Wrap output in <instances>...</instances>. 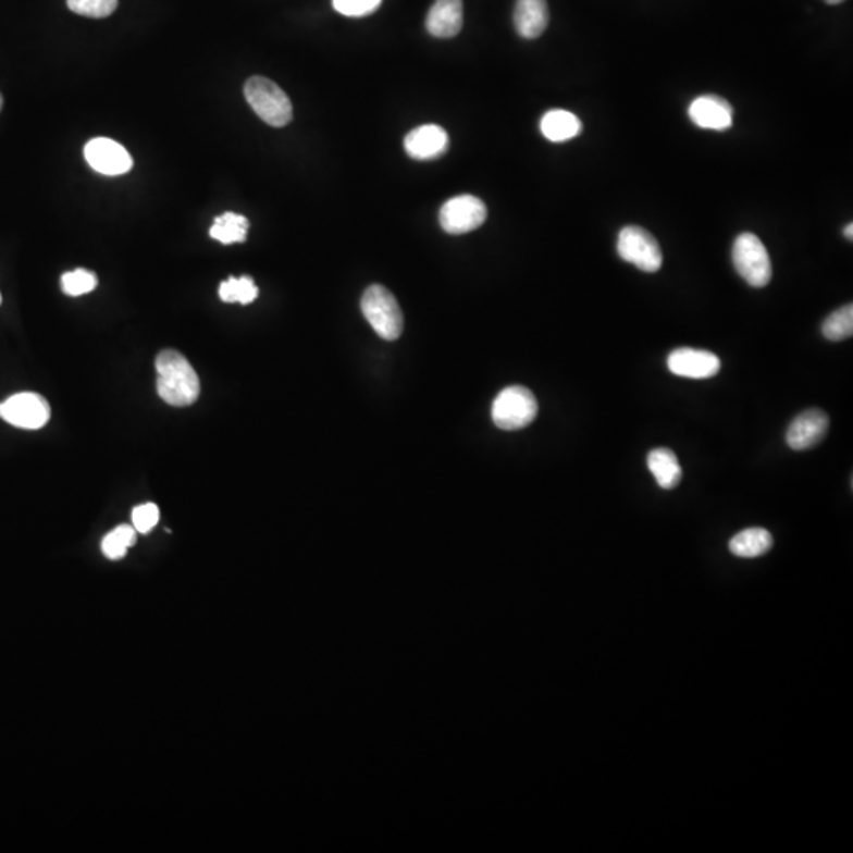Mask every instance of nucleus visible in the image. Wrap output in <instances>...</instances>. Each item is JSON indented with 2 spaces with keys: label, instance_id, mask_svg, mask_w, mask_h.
Segmentation results:
<instances>
[{
  "label": "nucleus",
  "instance_id": "nucleus-1",
  "mask_svg": "<svg viewBox=\"0 0 853 853\" xmlns=\"http://www.w3.org/2000/svg\"><path fill=\"white\" fill-rule=\"evenodd\" d=\"M157 393L171 407H190L201 393L198 373L176 349H163L156 359Z\"/></svg>",
  "mask_w": 853,
  "mask_h": 853
},
{
  "label": "nucleus",
  "instance_id": "nucleus-2",
  "mask_svg": "<svg viewBox=\"0 0 853 853\" xmlns=\"http://www.w3.org/2000/svg\"><path fill=\"white\" fill-rule=\"evenodd\" d=\"M363 317L384 341H397L404 332V313L390 289L372 285L361 300Z\"/></svg>",
  "mask_w": 853,
  "mask_h": 853
},
{
  "label": "nucleus",
  "instance_id": "nucleus-3",
  "mask_svg": "<svg viewBox=\"0 0 853 853\" xmlns=\"http://www.w3.org/2000/svg\"><path fill=\"white\" fill-rule=\"evenodd\" d=\"M246 100L255 113L272 127H285L293 119V104L282 89L263 76H254L244 87Z\"/></svg>",
  "mask_w": 853,
  "mask_h": 853
},
{
  "label": "nucleus",
  "instance_id": "nucleus-4",
  "mask_svg": "<svg viewBox=\"0 0 853 853\" xmlns=\"http://www.w3.org/2000/svg\"><path fill=\"white\" fill-rule=\"evenodd\" d=\"M737 272L754 288H764L772 277V265L767 247L753 233L740 234L732 248Z\"/></svg>",
  "mask_w": 853,
  "mask_h": 853
},
{
  "label": "nucleus",
  "instance_id": "nucleus-5",
  "mask_svg": "<svg viewBox=\"0 0 853 853\" xmlns=\"http://www.w3.org/2000/svg\"><path fill=\"white\" fill-rule=\"evenodd\" d=\"M536 416V397L523 386L506 387L493 401L492 419L502 430L523 429L530 425Z\"/></svg>",
  "mask_w": 853,
  "mask_h": 853
},
{
  "label": "nucleus",
  "instance_id": "nucleus-6",
  "mask_svg": "<svg viewBox=\"0 0 853 853\" xmlns=\"http://www.w3.org/2000/svg\"><path fill=\"white\" fill-rule=\"evenodd\" d=\"M617 251L626 263L634 264L640 271L657 272L663 265L659 243L650 231L640 226H626L618 234Z\"/></svg>",
  "mask_w": 853,
  "mask_h": 853
},
{
  "label": "nucleus",
  "instance_id": "nucleus-7",
  "mask_svg": "<svg viewBox=\"0 0 853 853\" xmlns=\"http://www.w3.org/2000/svg\"><path fill=\"white\" fill-rule=\"evenodd\" d=\"M0 418L17 429L38 430L50 421L51 407L41 395L21 393L0 404Z\"/></svg>",
  "mask_w": 853,
  "mask_h": 853
},
{
  "label": "nucleus",
  "instance_id": "nucleus-8",
  "mask_svg": "<svg viewBox=\"0 0 853 853\" xmlns=\"http://www.w3.org/2000/svg\"><path fill=\"white\" fill-rule=\"evenodd\" d=\"M487 219V208L473 195H460L444 202L440 211L442 228L449 234H467L478 230Z\"/></svg>",
  "mask_w": 853,
  "mask_h": 853
},
{
  "label": "nucleus",
  "instance_id": "nucleus-9",
  "mask_svg": "<svg viewBox=\"0 0 853 853\" xmlns=\"http://www.w3.org/2000/svg\"><path fill=\"white\" fill-rule=\"evenodd\" d=\"M84 157L94 171L104 176H121L133 168L128 150L110 138H96L87 143Z\"/></svg>",
  "mask_w": 853,
  "mask_h": 853
},
{
  "label": "nucleus",
  "instance_id": "nucleus-10",
  "mask_svg": "<svg viewBox=\"0 0 853 853\" xmlns=\"http://www.w3.org/2000/svg\"><path fill=\"white\" fill-rule=\"evenodd\" d=\"M667 367L673 375L705 380L718 375L721 359L705 349L678 348L667 358Z\"/></svg>",
  "mask_w": 853,
  "mask_h": 853
},
{
  "label": "nucleus",
  "instance_id": "nucleus-11",
  "mask_svg": "<svg viewBox=\"0 0 853 853\" xmlns=\"http://www.w3.org/2000/svg\"><path fill=\"white\" fill-rule=\"evenodd\" d=\"M828 426H830V419H828L827 412L821 410L803 411L789 425L786 442L793 450L809 449L825 438Z\"/></svg>",
  "mask_w": 853,
  "mask_h": 853
},
{
  "label": "nucleus",
  "instance_id": "nucleus-12",
  "mask_svg": "<svg viewBox=\"0 0 853 853\" xmlns=\"http://www.w3.org/2000/svg\"><path fill=\"white\" fill-rule=\"evenodd\" d=\"M690 119L697 127L705 131H729L733 124V108L729 101L719 96H702L692 101Z\"/></svg>",
  "mask_w": 853,
  "mask_h": 853
},
{
  "label": "nucleus",
  "instance_id": "nucleus-13",
  "mask_svg": "<svg viewBox=\"0 0 853 853\" xmlns=\"http://www.w3.org/2000/svg\"><path fill=\"white\" fill-rule=\"evenodd\" d=\"M449 146L447 133L440 125H422L408 133L405 150L415 160H433L443 156Z\"/></svg>",
  "mask_w": 853,
  "mask_h": 853
},
{
  "label": "nucleus",
  "instance_id": "nucleus-14",
  "mask_svg": "<svg viewBox=\"0 0 853 853\" xmlns=\"http://www.w3.org/2000/svg\"><path fill=\"white\" fill-rule=\"evenodd\" d=\"M463 26V2L461 0H435L425 27L430 35L438 38L456 37Z\"/></svg>",
  "mask_w": 853,
  "mask_h": 853
},
{
  "label": "nucleus",
  "instance_id": "nucleus-15",
  "mask_svg": "<svg viewBox=\"0 0 853 853\" xmlns=\"http://www.w3.org/2000/svg\"><path fill=\"white\" fill-rule=\"evenodd\" d=\"M547 0H517L514 10V26L520 37L533 40L541 37L548 26Z\"/></svg>",
  "mask_w": 853,
  "mask_h": 853
},
{
  "label": "nucleus",
  "instance_id": "nucleus-16",
  "mask_svg": "<svg viewBox=\"0 0 853 853\" xmlns=\"http://www.w3.org/2000/svg\"><path fill=\"white\" fill-rule=\"evenodd\" d=\"M648 468L655 477L657 485L664 491H672L683 478L680 461L673 450L659 447L648 454Z\"/></svg>",
  "mask_w": 853,
  "mask_h": 853
},
{
  "label": "nucleus",
  "instance_id": "nucleus-17",
  "mask_svg": "<svg viewBox=\"0 0 853 853\" xmlns=\"http://www.w3.org/2000/svg\"><path fill=\"white\" fill-rule=\"evenodd\" d=\"M541 132L548 141L565 143L580 135L582 122L569 111L552 110L542 118Z\"/></svg>",
  "mask_w": 853,
  "mask_h": 853
},
{
  "label": "nucleus",
  "instance_id": "nucleus-18",
  "mask_svg": "<svg viewBox=\"0 0 853 853\" xmlns=\"http://www.w3.org/2000/svg\"><path fill=\"white\" fill-rule=\"evenodd\" d=\"M772 536L765 528H747L729 542L730 552L740 558H757L770 552Z\"/></svg>",
  "mask_w": 853,
  "mask_h": 853
},
{
  "label": "nucleus",
  "instance_id": "nucleus-19",
  "mask_svg": "<svg viewBox=\"0 0 853 853\" xmlns=\"http://www.w3.org/2000/svg\"><path fill=\"white\" fill-rule=\"evenodd\" d=\"M248 220L240 213L225 212L223 215L217 217L213 222L211 231L212 239L219 243L231 246V244H240L247 239Z\"/></svg>",
  "mask_w": 853,
  "mask_h": 853
},
{
  "label": "nucleus",
  "instance_id": "nucleus-20",
  "mask_svg": "<svg viewBox=\"0 0 853 853\" xmlns=\"http://www.w3.org/2000/svg\"><path fill=\"white\" fill-rule=\"evenodd\" d=\"M219 296L223 302H239L243 306H247V304H251L257 299L258 288L250 277H231L220 285Z\"/></svg>",
  "mask_w": 853,
  "mask_h": 853
},
{
  "label": "nucleus",
  "instance_id": "nucleus-21",
  "mask_svg": "<svg viewBox=\"0 0 853 853\" xmlns=\"http://www.w3.org/2000/svg\"><path fill=\"white\" fill-rule=\"evenodd\" d=\"M821 334L830 342H841L852 337L853 334V306L841 307L824 321Z\"/></svg>",
  "mask_w": 853,
  "mask_h": 853
},
{
  "label": "nucleus",
  "instance_id": "nucleus-22",
  "mask_svg": "<svg viewBox=\"0 0 853 853\" xmlns=\"http://www.w3.org/2000/svg\"><path fill=\"white\" fill-rule=\"evenodd\" d=\"M136 533L138 531L131 526H121L104 536L101 542V551L110 559H121L125 557L128 548L135 545Z\"/></svg>",
  "mask_w": 853,
  "mask_h": 853
},
{
  "label": "nucleus",
  "instance_id": "nucleus-23",
  "mask_svg": "<svg viewBox=\"0 0 853 853\" xmlns=\"http://www.w3.org/2000/svg\"><path fill=\"white\" fill-rule=\"evenodd\" d=\"M97 275L94 272L86 271V269H76V271L65 272L62 275L61 285L62 292L66 296L78 297L87 295L97 288Z\"/></svg>",
  "mask_w": 853,
  "mask_h": 853
},
{
  "label": "nucleus",
  "instance_id": "nucleus-24",
  "mask_svg": "<svg viewBox=\"0 0 853 853\" xmlns=\"http://www.w3.org/2000/svg\"><path fill=\"white\" fill-rule=\"evenodd\" d=\"M118 3V0H66V5L76 15L96 17V20L113 15Z\"/></svg>",
  "mask_w": 853,
  "mask_h": 853
},
{
  "label": "nucleus",
  "instance_id": "nucleus-25",
  "mask_svg": "<svg viewBox=\"0 0 853 853\" xmlns=\"http://www.w3.org/2000/svg\"><path fill=\"white\" fill-rule=\"evenodd\" d=\"M332 3L341 15L362 17L375 13L380 9L381 0H332Z\"/></svg>",
  "mask_w": 853,
  "mask_h": 853
},
{
  "label": "nucleus",
  "instance_id": "nucleus-26",
  "mask_svg": "<svg viewBox=\"0 0 853 853\" xmlns=\"http://www.w3.org/2000/svg\"><path fill=\"white\" fill-rule=\"evenodd\" d=\"M160 510L153 503H146V505L138 506L133 509L132 520L133 528L138 533H149L153 527L159 523Z\"/></svg>",
  "mask_w": 853,
  "mask_h": 853
},
{
  "label": "nucleus",
  "instance_id": "nucleus-27",
  "mask_svg": "<svg viewBox=\"0 0 853 853\" xmlns=\"http://www.w3.org/2000/svg\"><path fill=\"white\" fill-rule=\"evenodd\" d=\"M844 236L848 237L849 240L853 239V225L849 223L848 226L844 228Z\"/></svg>",
  "mask_w": 853,
  "mask_h": 853
},
{
  "label": "nucleus",
  "instance_id": "nucleus-28",
  "mask_svg": "<svg viewBox=\"0 0 853 853\" xmlns=\"http://www.w3.org/2000/svg\"><path fill=\"white\" fill-rule=\"evenodd\" d=\"M825 2H827L828 5H839V3L844 2V0H825Z\"/></svg>",
  "mask_w": 853,
  "mask_h": 853
},
{
  "label": "nucleus",
  "instance_id": "nucleus-29",
  "mask_svg": "<svg viewBox=\"0 0 853 853\" xmlns=\"http://www.w3.org/2000/svg\"><path fill=\"white\" fill-rule=\"evenodd\" d=\"M2 107H3V100H2V96H0V110H2Z\"/></svg>",
  "mask_w": 853,
  "mask_h": 853
},
{
  "label": "nucleus",
  "instance_id": "nucleus-30",
  "mask_svg": "<svg viewBox=\"0 0 853 853\" xmlns=\"http://www.w3.org/2000/svg\"><path fill=\"white\" fill-rule=\"evenodd\" d=\"M0 304H2V295H0Z\"/></svg>",
  "mask_w": 853,
  "mask_h": 853
}]
</instances>
